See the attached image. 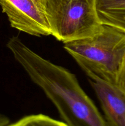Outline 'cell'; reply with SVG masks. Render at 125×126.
Returning a JSON list of instances; mask_svg holds the SVG:
<instances>
[{"mask_svg":"<svg viewBox=\"0 0 125 126\" xmlns=\"http://www.w3.org/2000/svg\"><path fill=\"white\" fill-rule=\"evenodd\" d=\"M96 8L103 25L125 32V0H96Z\"/></svg>","mask_w":125,"mask_h":126,"instance_id":"6","label":"cell"},{"mask_svg":"<svg viewBox=\"0 0 125 126\" xmlns=\"http://www.w3.org/2000/svg\"><path fill=\"white\" fill-rule=\"evenodd\" d=\"M9 123V119L6 116L0 114V126H7Z\"/></svg>","mask_w":125,"mask_h":126,"instance_id":"9","label":"cell"},{"mask_svg":"<svg viewBox=\"0 0 125 126\" xmlns=\"http://www.w3.org/2000/svg\"><path fill=\"white\" fill-rule=\"evenodd\" d=\"M63 47L89 79L116 87L125 65V32L102 25L94 36L64 43Z\"/></svg>","mask_w":125,"mask_h":126,"instance_id":"2","label":"cell"},{"mask_svg":"<svg viewBox=\"0 0 125 126\" xmlns=\"http://www.w3.org/2000/svg\"><path fill=\"white\" fill-rule=\"evenodd\" d=\"M108 126H125V94L116 87L89 79Z\"/></svg>","mask_w":125,"mask_h":126,"instance_id":"5","label":"cell"},{"mask_svg":"<svg viewBox=\"0 0 125 126\" xmlns=\"http://www.w3.org/2000/svg\"><path fill=\"white\" fill-rule=\"evenodd\" d=\"M51 35L63 43L91 38L101 30L96 0H43Z\"/></svg>","mask_w":125,"mask_h":126,"instance_id":"3","label":"cell"},{"mask_svg":"<svg viewBox=\"0 0 125 126\" xmlns=\"http://www.w3.org/2000/svg\"><path fill=\"white\" fill-rule=\"evenodd\" d=\"M11 27L33 36L51 34L43 0H0Z\"/></svg>","mask_w":125,"mask_h":126,"instance_id":"4","label":"cell"},{"mask_svg":"<svg viewBox=\"0 0 125 126\" xmlns=\"http://www.w3.org/2000/svg\"><path fill=\"white\" fill-rule=\"evenodd\" d=\"M7 46L67 126H108L74 74L38 55L17 36L10 38Z\"/></svg>","mask_w":125,"mask_h":126,"instance_id":"1","label":"cell"},{"mask_svg":"<svg viewBox=\"0 0 125 126\" xmlns=\"http://www.w3.org/2000/svg\"><path fill=\"white\" fill-rule=\"evenodd\" d=\"M116 88L120 89L124 94H125V65L124 66L123 70V72L121 73V76H120Z\"/></svg>","mask_w":125,"mask_h":126,"instance_id":"8","label":"cell"},{"mask_svg":"<svg viewBox=\"0 0 125 126\" xmlns=\"http://www.w3.org/2000/svg\"><path fill=\"white\" fill-rule=\"evenodd\" d=\"M7 126H67L65 123L54 119L42 114H32L23 117Z\"/></svg>","mask_w":125,"mask_h":126,"instance_id":"7","label":"cell"}]
</instances>
